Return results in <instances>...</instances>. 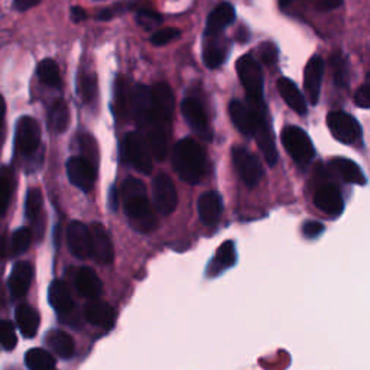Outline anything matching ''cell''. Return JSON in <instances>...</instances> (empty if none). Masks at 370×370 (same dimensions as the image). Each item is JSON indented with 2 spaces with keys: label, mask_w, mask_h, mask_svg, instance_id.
Segmentation results:
<instances>
[{
  "label": "cell",
  "mask_w": 370,
  "mask_h": 370,
  "mask_svg": "<svg viewBox=\"0 0 370 370\" xmlns=\"http://www.w3.org/2000/svg\"><path fill=\"white\" fill-rule=\"evenodd\" d=\"M152 107L148 125L143 129L152 155L158 161L167 157L168 138L174 114V92L167 83H158L150 88Z\"/></svg>",
  "instance_id": "6da1fadb"
},
{
  "label": "cell",
  "mask_w": 370,
  "mask_h": 370,
  "mask_svg": "<svg viewBox=\"0 0 370 370\" xmlns=\"http://www.w3.org/2000/svg\"><path fill=\"white\" fill-rule=\"evenodd\" d=\"M121 198L131 226L141 233L157 229V215L149 204L145 184L138 178H128L121 185Z\"/></svg>",
  "instance_id": "7a4b0ae2"
},
{
  "label": "cell",
  "mask_w": 370,
  "mask_h": 370,
  "mask_svg": "<svg viewBox=\"0 0 370 370\" xmlns=\"http://www.w3.org/2000/svg\"><path fill=\"white\" fill-rule=\"evenodd\" d=\"M172 165L182 181L189 184H198L203 179L207 168L205 152L194 139H181L174 146Z\"/></svg>",
  "instance_id": "3957f363"
},
{
  "label": "cell",
  "mask_w": 370,
  "mask_h": 370,
  "mask_svg": "<svg viewBox=\"0 0 370 370\" xmlns=\"http://www.w3.org/2000/svg\"><path fill=\"white\" fill-rule=\"evenodd\" d=\"M229 112L237 131L246 136H253L261 126L269 123L265 103L252 105L249 102L243 103L240 100H233L230 102Z\"/></svg>",
  "instance_id": "277c9868"
},
{
  "label": "cell",
  "mask_w": 370,
  "mask_h": 370,
  "mask_svg": "<svg viewBox=\"0 0 370 370\" xmlns=\"http://www.w3.org/2000/svg\"><path fill=\"white\" fill-rule=\"evenodd\" d=\"M237 76L248 95V102L262 105L263 102V74L261 66L251 55H243L236 64Z\"/></svg>",
  "instance_id": "5b68a950"
},
{
  "label": "cell",
  "mask_w": 370,
  "mask_h": 370,
  "mask_svg": "<svg viewBox=\"0 0 370 370\" xmlns=\"http://www.w3.org/2000/svg\"><path fill=\"white\" fill-rule=\"evenodd\" d=\"M281 141L285 150L299 167H306L314 160L316 157L314 145L310 136H308L301 128L287 126L281 133Z\"/></svg>",
  "instance_id": "8992f818"
},
{
  "label": "cell",
  "mask_w": 370,
  "mask_h": 370,
  "mask_svg": "<svg viewBox=\"0 0 370 370\" xmlns=\"http://www.w3.org/2000/svg\"><path fill=\"white\" fill-rule=\"evenodd\" d=\"M123 153L126 161L141 174H150L152 171V152L145 136L139 132H131L123 142Z\"/></svg>",
  "instance_id": "52a82bcc"
},
{
  "label": "cell",
  "mask_w": 370,
  "mask_h": 370,
  "mask_svg": "<svg viewBox=\"0 0 370 370\" xmlns=\"http://www.w3.org/2000/svg\"><path fill=\"white\" fill-rule=\"evenodd\" d=\"M41 145L40 123L30 116H22L16 123L15 148L23 157H30Z\"/></svg>",
  "instance_id": "ba28073f"
},
{
  "label": "cell",
  "mask_w": 370,
  "mask_h": 370,
  "mask_svg": "<svg viewBox=\"0 0 370 370\" xmlns=\"http://www.w3.org/2000/svg\"><path fill=\"white\" fill-rule=\"evenodd\" d=\"M327 125L331 135L342 143L352 145L362 138L360 123L349 113L330 112L327 116Z\"/></svg>",
  "instance_id": "9c48e42d"
},
{
  "label": "cell",
  "mask_w": 370,
  "mask_h": 370,
  "mask_svg": "<svg viewBox=\"0 0 370 370\" xmlns=\"http://www.w3.org/2000/svg\"><path fill=\"white\" fill-rule=\"evenodd\" d=\"M232 158L236 172L241 179V182L244 185H248V187H256L263 175V169L259 160L248 149L239 146L233 149Z\"/></svg>",
  "instance_id": "30bf717a"
},
{
  "label": "cell",
  "mask_w": 370,
  "mask_h": 370,
  "mask_svg": "<svg viewBox=\"0 0 370 370\" xmlns=\"http://www.w3.org/2000/svg\"><path fill=\"white\" fill-rule=\"evenodd\" d=\"M152 198L155 208L162 215H169L178 204V194L169 175L160 174L152 182Z\"/></svg>",
  "instance_id": "8fae6325"
},
{
  "label": "cell",
  "mask_w": 370,
  "mask_h": 370,
  "mask_svg": "<svg viewBox=\"0 0 370 370\" xmlns=\"http://www.w3.org/2000/svg\"><path fill=\"white\" fill-rule=\"evenodd\" d=\"M67 175L73 185L84 193H90L95 187L97 171L88 160L83 157H73L67 162Z\"/></svg>",
  "instance_id": "7c38bea8"
},
{
  "label": "cell",
  "mask_w": 370,
  "mask_h": 370,
  "mask_svg": "<svg viewBox=\"0 0 370 370\" xmlns=\"http://www.w3.org/2000/svg\"><path fill=\"white\" fill-rule=\"evenodd\" d=\"M181 110H182L184 119L187 120L190 128L204 141H211L213 133H211V128L208 125L207 114L204 112L203 105L194 97H187L182 100Z\"/></svg>",
  "instance_id": "4fadbf2b"
},
{
  "label": "cell",
  "mask_w": 370,
  "mask_h": 370,
  "mask_svg": "<svg viewBox=\"0 0 370 370\" xmlns=\"http://www.w3.org/2000/svg\"><path fill=\"white\" fill-rule=\"evenodd\" d=\"M91 255L102 265H109L114 259V249L110 234L103 225L95 223L90 227Z\"/></svg>",
  "instance_id": "5bb4252c"
},
{
  "label": "cell",
  "mask_w": 370,
  "mask_h": 370,
  "mask_svg": "<svg viewBox=\"0 0 370 370\" xmlns=\"http://www.w3.org/2000/svg\"><path fill=\"white\" fill-rule=\"evenodd\" d=\"M323 76H324V61L318 55H316L308 61L304 73V88L308 100H310L313 106H316L320 99Z\"/></svg>",
  "instance_id": "9a60e30c"
},
{
  "label": "cell",
  "mask_w": 370,
  "mask_h": 370,
  "mask_svg": "<svg viewBox=\"0 0 370 370\" xmlns=\"http://www.w3.org/2000/svg\"><path fill=\"white\" fill-rule=\"evenodd\" d=\"M150 107H152L150 88L148 85H143V84L136 85L132 90L129 110L132 113V117L136 121V125L142 131L148 125V120H149V116H150Z\"/></svg>",
  "instance_id": "2e32d148"
},
{
  "label": "cell",
  "mask_w": 370,
  "mask_h": 370,
  "mask_svg": "<svg viewBox=\"0 0 370 370\" xmlns=\"http://www.w3.org/2000/svg\"><path fill=\"white\" fill-rule=\"evenodd\" d=\"M67 241L70 252L78 258L85 259L91 256V236L90 229L81 222H71L67 229Z\"/></svg>",
  "instance_id": "e0dca14e"
},
{
  "label": "cell",
  "mask_w": 370,
  "mask_h": 370,
  "mask_svg": "<svg viewBox=\"0 0 370 370\" xmlns=\"http://www.w3.org/2000/svg\"><path fill=\"white\" fill-rule=\"evenodd\" d=\"M314 204L318 210L327 214L337 215L345 208L343 196L333 184H324L314 194Z\"/></svg>",
  "instance_id": "ac0fdd59"
},
{
  "label": "cell",
  "mask_w": 370,
  "mask_h": 370,
  "mask_svg": "<svg viewBox=\"0 0 370 370\" xmlns=\"http://www.w3.org/2000/svg\"><path fill=\"white\" fill-rule=\"evenodd\" d=\"M223 213L222 196L215 191L204 193L198 198V214L203 225L211 227L219 223Z\"/></svg>",
  "instance_id": "d6986e66"
},
{
  "label": "cell",
  "mask_w": 370,
  "mask_h": 370,
  "mask_svg": "<svg viewBox=\"0 0 370 370\" xmlns=\"http://www.w3.org/2000/svg\"><path fill=\"white\" fill-rule=\"evenodd\" d=\"M83 314H84V318L90 324L97 326V327L109 328L114 323V310H113V308L107 302L96 299V298L90 299L84 305Z\"/></svg>",
  "instance_id": "ffe728a7"
},
{
  "label": "cell",
  "mask_w": 370,
  "mask_h": 370,
  "mask_svg": "<svg viewBox=\"0 0 370 370\" xmlns=\"http://www.w3.org/2000/svg\"><path fill=\"white\" fill-rule=\"evenodd\" d=\"M32 241V233L29 229H19L13 232L11 236L0 237V256H19L29 248Z\"/></svg>",
  "instance_id": "44dd1931"
},
{
  "label": "cell",
  "mask_w": 370,
  "mask_h": 370,
  "mask_svg": "<svg viewBox=\"0 0 370 370\" xmlns=\"http://www.w3.org/2000/svg\"><path fill=\"white\" fill-rule=\"evenodd\" d=\"M34 280V266L29 262H18L9 276V290L13 298L23 297Z\"/></svg>",
  "instance_id": "7402d4cb"
},
{
  "label": "cell",
  "mask_w": 370,
  "mask_h": 370,
  "mask_svg": "<svg viewBox=\"0 0 370 370\" xmlns=\"http://www.w3.org/2000/svg\"><path fill=\"white\" fill-rule=\"evenodd\" d=\"M76 288L84 298H97L103 290V284L97 273L91 268H80L76 275Z\"/></svg>",
  "instance_id": "603a6c76"
},
{
  "label": "cell",
  "mask_w": 370,
  "mask_h": 370,
  "mask_svg": "<svg viewBox=\"0 0 370 370\" xmlns=\"http://www.w3.org/2000/svg\"><path fill=\"white\" fill-rule=\"evenodd\" d=\"M48 299L54 310L61 314L66 316L70 314L74 308L73 297L70 292V288L63 281H54L48 290Z\"/></svg>",
  "instance_id": "cb8c5ba5"
},
{
  "label": "cell",
  "mask_w": 370,
  "mask_h": 370,
  "mask_svg": "<svg viewBox=\"0 0 370 370\" xmlns=\"http://www.w3.org/2000/svg\"><path fill=\"white\" fill-rule=\"evenodd\" d=\"M236 19V12L233 5L225 2L215 8L207 18L205 35H219L225 28L233 23Z\"/></svg>",
  "instance_id": "d4e9b609"
},
{
  "label": "cell",
  "mask_w": 370,
  "mask_h": 370,
  "mask_svg": "<svg viewBox=\"0 0 370 370\" xmlns=\"http://www.w3.org/2000/svg\"><path fill=\"white\" fill-rule=\"evenodd\" d=\"M45 343L61 359H70L74 356L76 345L73 337L63 330H51L45 335Z\"/></svg>",
  "instance_id": "484cf974"
},
{
  "label": "cell",
  "mask_w": 370,
  "mask_h": 370,
  "mask_svg": "<svg viewBox=\"0 0 370 370\" xmlns=\"http://www.w3.org/2000/svg\"><path fill=\"white\" fill-rule=\"evenodd\" d=\"M15 318H16L18 328L23 337L26 338L35 337L40 328V321H41L40 314L35 308H32L30 305L18 306V310L15 313Z\"/></svg>",
  "instance_id": "4316f807"
},
{
  "label": "cell",
  "mask_w": 370,
  "mask_h": 370,
  "mask_svg": "<svg viewBox=\"0 0 370 370\" xmlns=\"http://www.w3.org/2000/svg\"><path fill=\"white\" fill-rule=\"evenodd\" d=\"M278 90L281 92V97L284 102L298 114H305L306 113V103L302 96V92L299 91L298 85L290 80L282 77L280 81H278Z\"/></svg>",
  "instance_id": "83f0119b"
},
{
  "label": "cell",
  "mask_w": 370,
  "mask_h": 370,
  "mask_svg": "<svg viewBox=\"0 0 370 370\" xmlns=\"http://www.w3.org/2000/svg\"><path fill=\"white\" fill-rule=\"evenodd\" d=\"M236 258L237 255L234 249V243L232 240L225 241L223 244L219 246V249L217 252H215L213 262L207 268V275L214 276V275H219L223 270L232 268L236 263Z\"/></svg>",
  "instance_id": "f1b7e54d"
},
{
  "label": "cell",
  "mask_w": 370,
  "mask_h": 370,
  "mask_svg": "<svg viewBox=\"0 0 370 370\" xmlns=\"http://www.w3.org/2000/svg\"><path fill=\"white\" fill-rule=\"evenodd\" d=\"M330 165L346 182L356 184V185H364L367 182L366 175L362 171V168L352 160L335 158L331 161Z\"/></svg>",
  "instance_id": "f546056e"
},
{
  "label": "cell",
  "mask_w": 370,
  "mask_h": 370,
  "mask_svg": "<svg viewBox=\"0 0 370 370\" xmlns=\"http://www.w3.org/2000/svg\"><path fill=\"white\" fill-rule=\"evenodd\" d=\"M70 123L68 106L63 99L55 100L48 110V125L55 133H64Z\"/></svg>",
  "instance_id": "4dcf8cb0"
},
{
  "label": "cell",
  "mask_w": 370,
  "mask_h": 370,
  "mask_svg": "<svg viewBox=\"0 0 370 370\" xmlns=\"http://www.w3.org/2000/svg\"><path fill=\"white\" fill-rule=\"evenodd\" d=\"M205 37H210L211 40L208 41V44L204 45V49H203L204 64L208 68H217L225 63L229 47L225 42L215 40V35H205Z\"/></svg>",
  "instance_id": "1f68e13d"
},
{
  "label": "cell",
  "mask_w": 370,
  "mask_h": 370,
  "mask_svg": "<svg viewBox=\"0 0 370 370\" xmlns=\"http://www.w3.org/2000/svg\"><path fill=\"white\" fill-rule=\"evenodd\" d=\"M25 363L29 370H56L54 356L44 349H30L25 354Z\"/></svg>",
  "instance_id": "d6a6232c"
},
{
  "label": "cell",
  "mask_w": 370,
  "mask_h": 370,
  "mask_svg": "<svg viewBox=\"0 0 370 370\" xmlns=\"http://www.w3.org/2000/svg\"><path fill=\"white\" fill-rule=\"evenodd\" d=\"M38 77L40 80L51 87V88H61L63 87V81H61V74H59V68L58 64L55 63L54 59L47 58L44 61H41L40 66H38Z\"/></svg>",
  "instance_id": "836d02e7"
},
{
  "label": "cell",
  "mask_w": 370,
  "mask_h": 370,
  "mask_svg": "<svg viewBox=\"0 0 370 370\" xmlns=\"http://www.w3.org/2000/svg\"><path fill=\"white\" fill-rule=\"evenodd\" d=\"M330 64H331V70H333L334 84L338 88H346L349 85L347 58L342 52H334L330 58Z\"/></svg>",
  "instance_id": "e575fe53"
},
{
  "label": "cell",
  "mask_w": 370,
  "mask_h": 370,
  "mask_svg": "<svg viewBox=\"0 0 370 370\" xmlns=\"http://www.w3.org/2000/svg\"><path fill=\"white\" fill-rule=\"evenodd\" d=\"M13 191V174L9 168L0 169V217L8 211Z\"/></svg>",
  "instance_id": "d590c367"
},
{
  "label": "cell",
  "mask_w": 370,
  "mask_h": 370,
  "mask_svg": "<svg viewBox=\"0 0 370 370\" xmlns=\"http://www.w3.org/2000/svg\"><path fill=\"white\" fill-rule=\"evenodd\" d=\"M42 207H44V198H42L41 190H38V189L29 190L28 196H26V203H25L26 217L30 222L35 223L41 217Z\"/></svg>",
  "instance_id": "8d00e7d4"
},
{
  "label": "cell",
  "mask_w": 370,
  "mask_h": 370,
  "mask_svg": "<svg viewBox=\"0 0 370 370\" xmlns=\"http://www.w3.org/2000/svg\"><path fill=\"white\" fill-rule=\"evenodd\" d=\"M80 95L85 103H92L97 99V81L91 74H84L80 80Z\"/></svg>",
  "instance_id": "74e56055"
},
{
  "label": "cell",
  "mask_w": 370,
  "mask_h": 370,
  "mask_svg": "<svg viewBox=\"0 0 370 370\" xmlns=\"http://www.w3.org/2000/svg\"><path fill=\"white\" fill-rule=\"evenodd\" d=\"M18 345L15 327L11 321L0 320V346L6 350H13Z\"/></svg>",
  "instance_id": "f35d334b"
},
{
  "label": "cell",
  "mask_w": 370,
  "mask_h": 370,
  "mask_svg": "<svg viewBox=\"0 0 370 370\" xmlns=\"http://www.w3.org/2000/svg\"><path fill=\"white\" fill-rule=\"evenodd\" d=\"M179 29L177 28H165V29H160L157 30L155 34L152 35L150 38V42L153 45H157V47H162V45H167L169 44L171 41L177 40L179 37Z\"/></svg>",
  "instance_id": "ab89813d"
},
{
  "label": "cell",
  "mask_w": 370,
  "mask_h": 370,
  "mask_svg": "<svg viewBox=\"0 0 370 370\" xmlns=\"http://www.w3.org/2000/svg\"><path fill=\"white\" fill-rule=\"evenodd\" d=\"M136 20L141 26H143L145 29H150L152 26H155V25H160L162 23L164 18L157 13V12H153V11H146V9H139L136 12Z\"/></svg>",
  "instance_id": "60d3db41"
},
{
  "label": "cell",
  "mask_w": 370,
  "mask_h": 370,
  "mask_svg": "<svg viewBox=\"0 0 370 370\" xmlns=\"http://www.w3.org/2000/svg\"><path fill=\"white\" fill-rule=\"evenodd\" d=\"M354 103L360 109H369L370 107V88L367 81L359 87L354 95Z\"/></svg>",
  "instance_id": "b9f144b4"
},
{
  "label": "cell",
  "mask_w": 370,
  "mask_h": 370,
  "mask_svg": "<svg viewBox=\"0 0 370 370\" xmlns=\"http://www.w3.org/2000/svg\"><path fill=\"white\" fill-rule=\"evenodd\" d=\"M133 6V4H119V5H114V6H112V8H107V9H105V11H102L100 13H99V16H97V19L99 20H110V19H113L114 16H117V15H120V13H123V12H126L129 8H132Z\"/></svg>",
  "instance_id": "7bdbcfd3"
},
{
  "label": "cell",
  "mask_w": 370,
  "mask_h": 370,
  "mask_svg": "<svg viewBox=\"0 0 370 370\" xmlns=\"http://www.w3.org/2000/svg\"><path fill=\"white\" fill-rule=\"evenodd\" d=\"M261 58L263 59V63L268 66H272L276 63L278 59V49L275 48L273 44H263L261 47Z\"/></svg>",
  "instance_id": "ee69618b"
},
{
  "label": "cell",
  "mask_w": 370,
  "mask_h": 370,
  "mask_svg": "<svg viewBox=\"0 0 370 370\" xmlns=\"http://www.w3.org/2000/svg\"><path fill=\"white\" fill-rule=\"evenodd\" d=\"M324 232V226L318 222H306L302 227V233L306 237H317Z\"/></svg>",
  "instance_id": "f6af8a7d"
},
{
  "label": "cell",
  "mask_w": 370,
  "mask_h": 370,
  "mask_svg": "<svg viewBox=\"0 0 370 370\" xmlns=\"http://www.w3.org/2000/svg\"><path fill=\"white\" fill-rule=\"evenodd\" d=\"M41 4V0H13V8L18 12H26Z\"/></svg>",
  "instance_id": "bcb514c9"
},
{
  "label": "cell",
  "mask_w": 370,
  "mask_h": 370,
  "mask_svg": "<svg viewBox=\"0 0 370 370\" xmlns=\"http://www.w3.org/2000/svg\"><path fill=\"white\" fill-rule=\"evenodd\" d=\"M314 4L317 6V9L320 11H331L340 6L343 4V0H314Z\"/></svg>",
  "instance_id": "7dc6e473"
},
{
  "label": "cell",
  "mask_w": 370,
  "mask_h": 370,
  "mask_svg": "<svg viewBox=\"0 0 370 370\" xmlns=\"http://www.w3.org/2000/svg\"><path fill=\"white\" fill-rule=\"evenodd\" d=\"M70 15H71V20L74 23H80V22L87 19V12L81 6H73Z\"/></svg>",
  "instance_id": "c3c4849f"
},
{
  "label": "cell",
  "mask_w": 370,
  "mask_h": 370,
  "mask_svg": "<svg viewBox=\"0 0 370 370\" xmlns=\"http://www.w3.org/2000/svg\"><path fill=\"white\" fill-rule=\"evenodd\" d=\"M5 114H6V103H5V99H4V96L0 95V133H2V129H4Z\"/></svg>",
  "instance_id": "681fc988"
}]
</instances>
